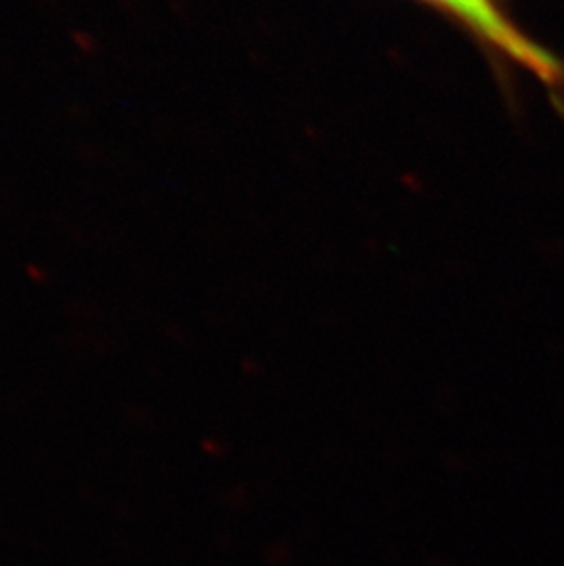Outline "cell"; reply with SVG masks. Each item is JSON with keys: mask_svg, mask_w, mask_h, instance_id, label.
Returning a JSON list of instances; mask_svg holds the SVG:
<instances>
[{"mask_svg": "<svg viewBox=\"0 0 564 566\" xmlns=\"http://www.w3.org/2000/svg\"><path fill=\"white\" fill-rule=\"evenodd\" d=\"M473 33L480 43L508 63L516 64L543 81L550 91H564V63L539 46L516 27L504 0H426Z\"/></svg>", "mask_w": 564, "mask_h": 566, "instance_id": "1", "label": "cell"}]
</instances>
